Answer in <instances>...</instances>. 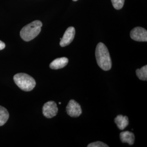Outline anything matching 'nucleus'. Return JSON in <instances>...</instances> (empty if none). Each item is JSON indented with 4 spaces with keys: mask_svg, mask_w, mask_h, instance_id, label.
I'll list each match as a JSON object with an SVG mask.
<instances>
[{
    "mask_svg": "<svg viewBox=\"0 0 147 147\" xmlns=\"http://www.w3.org/2000/svg\"><path fill=\"white\" fill-rule=\"evenodd\" d=\"M75 35V29L74 27H69L65 32L62 38H61L60 45L64 47L69 45L73 42Z\"/></svg>",
    "mask_w": 147,
    "mask_h": 147,
    "instance_id": "nucleus-7",
    "label": "nucleus"
},
{
    "mask_svg": "<svg viewBox=\"0 0 147 147\" xmlns=\"http://www.w3.org/2000/svg\"><path fill=\"white\" fill-rule=\"evenodd\" d=\"M115 122L119 129L123 130L129 125V119L127 116L118 115L115 118Z\"/></svg>",
    "mask_w": 147,
    "mask_h": 147,
    "instance_id": "nucleus-10",
    "label": "nucleus"
},
{
    "mask_svg": "<svg viewBox=\"0 0 147 147\" xmlns=\"http://www.w3.org/2000/svg\"><path fill=\"white\" fill-rule=\"evenodd\" d=\"M13 79L16 84L24 91H31L36 85L35 80L27 74H16Z\"/></svg>",
    "mask_w": 147,
    "mask_h": 147,
    "instance_id": "nucleus-3",
    "label": "nucleus"
},
{
    "mask_svg": "<svg viewBox=\"0 0 147 147\" xmlns=\"http://www.w3.org/2000/svg\"><path fill=\"white\" fill-rule=\"evenodd\" d=\"M74 1H78V0H73Z\"/></svg>",
    "mask_w": 147,
    "mask_h": 147,
    "instance_id": "nucleus-16",
    "label": "nucleus"
},
{
    "mask_svg": "<svg viewBox=\"0 0 147 147\" xmlns=\"http://www.w3.org/2000/svg\"><path fill=\"white\" fill-rule=\"evenodd\" d=\"M120 138L122 143H127L129 145H132L135 142V135L131 132H121L120 134Z\"/></svg>",
    "mask_w": 147,
    "mask_h": 147,
    "instance_id": "nucleus-9",
    "label": "nucleus"
},
{
    "mask_svg": "<svg viewBox=\"0 0 147 147\" xmlns=\"http://www.w3.org/2000/svg\"><path fill=\"white\" fill-rule=\"evenodd\" d=\"M88 147H108L109 146H107L106 144H105L103 142H100V141H97V142H93L89 144L88 146Z\"/></svg>",
    "mask_w": 147,
    "mask_h": 147,
    "instance_id": "nucleus-14",
    "label": "nucleus"
},
{
    "mask_svg": "<svg viewBox=\"0 0 147 147\" xmlns=\"http://www.w3.org/2000/svg\"><path fill=\"white\" fill-rule=\"evenodd\" d=\"M136 73L138 79L143 80L147 81V65L143 66L141 69H137L136 70Z\"/></svg>",
    "mask_w": 147,
    "mask_h": 147,
    "instance_id": "nucleus-12",
    "label": "nucleus"
},
{
    "mask_svg": "<svg viewBox=\"0 0 147 147\" xmlns=\"http://www.w3.org/2000/svg\"><path fill=\"white\" fill-rule=\"evenodd\" d=\"M9 115L7 110L3 106H0V126L5 124L9 119Z\"/></svg>",
    "mask_w": 147,
    "mask_h": 147,
    "instance_id": "nucleus-11",
    "label": "nucleus"
},
{
    "mask_svg": "<svg viewBox=\"0 0 147 147\" xmlns=\"http://www.w3.org/2000/svg\"><path fill=\"white\" fill-rule=\"evenodd\" d=\"M42 25V22L39 20L32 22L21 29L20 37L24 41H31L40 33Z\"/></svg>",
    "mask_w": 147,
    "mask_h": 147,
    "instance_id": "nucleus-2",
    "label": "nucleus"
},
{
    "mask_svg": "<svg viewBox=\"0 0 147 147\" xmlns=\"http://www.w3.org/2000/svg\"><path fill=\"white\" fill-rule=\"evenodd\" d=\"M68 59L66 57L56 58L50 63V68L55 70L63 68L68 64Z\"/></svg>",
    "mask_w": 147,
    "mask_h": 147,
    "instance_id": "nucleus-8",
    "label": "nucleus"
},
{
    "mask_svg": "<svg viewBox=\"0 0 147 147\" xmlns=\"http://www.w3.org/2000/svg\"><path fill=\"white\" fill-rule=\"evenodd\" d=\"M130 37L137 42H147V30L141 27H135L130 32Z\"/></svg>",
    "mask_w": 147,
    "mask_h": 147,
    "instance_id": "nucleus-5",
    "label": "nucleus"
},
{
    "mask_svg": "<svg viewBox=\"0 0 147 147\" xmlns=\"http://www.w3.org/2000/svg\"><path fill=\"white\" fill-rule=\"evenodd\" d=\"M58 110L57 104L53 101L46 102L42 107L43 115L47 118H52L56 116Z\"/></svg>",
    "mask_w": 147,
    "mask_h": 147,
    "instance_id": "nucleus-4",
    "label": "nucleus"
},
{
    "mask_svg": "<svg viewBox=\"0 0 147 147\" xmlns=\"http://www.w3.org/2000/svg\"><path fill=\"white\" fill-rule=\"evenodd\" d=\"M5 47V42H2L1 40H0V50H2L3 49H4Z\"/></svg>",
    "mask_w": 147,
    "mask_h": 147,
    "instance_id": "nucleus-15",
    "label": "nucleus"
},
{
    "mask_svg": "<svg viewBox=\"0 0 147 147\" xmlns=\"http://www.w3.org/2000/svg\"><path fill=\"white\" fill-rule=\"evenodd\" d=\"M67 112L71 117H78L82 114L81 106L75 100H70L66 107Z\"/></svg>",
    "mask_w": 147,
    "mask_h": 147,
    "instance_id": "nucleus-6",
    "label": "nucleus"
},
{
    "mask_svg": "<svg viewBox=\"0 0 147 147\" xmlns=\"http://www.w3.org/2000/svg\"><path fill=\"white\" fill-rule=\"evenodd\" d=\"M113 7L117 10L121 9L124 4L125 0H111Z\"/></svg>",
    "mask_w": 147,
    "mask_h": 147,
    "instance_id": "nucleus-13",
    "label": "nucleus"
},
{
    "mask_svg": "<svg viewBox=\"0 0 147 147\" xmlns=\"http://www.w3.org/2000/svg\"><path fill=\"white\" fill-rule=\"evenodd\" d=\"M95 57L98 65L104 71L110 70L112 61L107 47L102 42L98 44L95 50Z\"/></svg>",
    "mask_w": 147,
    "mask_h": 147,
    "instance_id": "nucleus-1",
    "label": "nucleus"
}]
</instances>
